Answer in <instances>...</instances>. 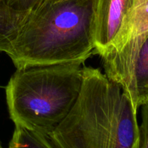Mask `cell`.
Returning a JSON list of instances; mask_svg holds the SVG:
<instances>
[{
	"label": "cell",
	"mask_w": 148,
	"mask_h": 148,
	"mask_svg": "<svg viewBox=\"0 0 148 148\" xmlns=\"http://www.w3.org/2000/svg\"><path fill=\"white\" fill-rule=\"evenodd\" d=\"M137 111L119 85L83 67L79 97L48 135L56 148H140Z\"/></svg>",
	"instance_id": "1"
},
{
	"label": "cell",
	"mask_w": 148,
	"mask_h": 148,
	"mask_svg": "<svg viewBox=\"0 0 148 148\" xmlns=\"http://www.w3.org/2000/svg\"><path fill=\"white\" fill-rule=\"evenodd\" d=\"M93 52L94 0H63L28 12L7 54L18 69L83 64Z\"/></svg>",
	"instance_id": "2"
},
{
	"label": "cell",
	"mask_w": 148,
	"mask_h": 148,
	"mask_svg": "<svg viewBox=\"0 0 148 148\" xmlns=\"http://www.w3.org/2000/svg\"><path fill=\"white\" fill-rule=\"evenodd\" d=\"M80 63L18 68L6 87V100L14 125L49 134L68 115L83 82Z\"/></svg>",
	"instance_id": "3"
},
{
	"label": "cell",
	"mask_w": 148,
	"mask_h": 148,
	"mask_svg": "<svg viewBox=\"0 0 148 148\" xmlns=\"http://www.w3.org/2000/svg\"><path fill=\"white\" fill-rule=\"evenodd\" d=\"M148 36V0H134L118 33L101 57L107 77L128 95L140 48Z\"/></svg>",
	"instance_id": "4"
},
{
	"label": "cell",
	"mask_w": 148,
	"mask_h": 148,
	"mask_svg": "<svg viewBox=\"0 0 148 148\" xmlns=\"http://www.w3.org/2000/svg\"><path fill=\"white\" fill-rule=\"evenodd\" d=\"M134 0H94V52L101 56L118 33Z\"/></svg>",
	"instance_id": "5"
},
{
	"label": "cell",
	"mask_w": 148,
	"mask_h": 148,
	"mask_svg": "<svg viewBox=\"0 0 148 148\" xmlns=\"http://www.w3.org/2000/svg\"><path fill=\"white\" fill-rule=\"evenodd\" d=\"M128 96L136 111L148 101V36L136 60Z\"/></svg>",
	"instance_id": "6"
},
{
	"label": "cell",
	"mask_w": 148,
	"mask_h": 148,
	"mask_svg": "<svg viewBox=\"0 0 148 148\" xmlns=\"http://www.w3.org/2000/svg\"><path fill=\"white\" fill-rule=\"evenodd\" d=\"M27 13L17 12L0 0V51L7 53Z\"/></svg>",
	"instance_id": "7"
},
{
	"label": "cell",
	"mask_w": 148,
	"mask_h": 148,
	"mask_svg": "<svg viewBox=\"0 0 148 148\" xmlns=\"http://www.w3.org/2000/svg\"><path fill=\"white\" fill-rule=\"evenodd\" d=\"M9 148H56L49 135L20 125H15Z\"/></svg>",
	"instance_id": "8"
},
{
	"label": "cell",
	"mask_w": 148,
	"mask_h": 148,
	"mask_svg": "<svg viewBox=\"0 0 148 148\" xmlns=\"http://www.w3.org/2000/svg\"><path fill=\"white\" fill-rule=\"evenodd\" d=\"M10 8L17 12L27 13L43 0H2Z\"/></svg>",
	"instance_id": "9"
},
{
	"label": "cell",
	"mask_w": 148,
	"mask_h": 148,
	"mask_svg": "<svg viewBox=\"0 0 148 148\" xmlns=\"http://www.w3.org/2000/svg\"><path fill=\"white\" fill-rule=\"evenodd\" d=\"M142 122L140 126V148H148V101L140 106Z\"/></svg>",
	"instance_id": "10"
},
{
	"label": "cell",
	"mask_w": 148,
	"mask_h": 148,
	"mask_svg": "<svg viewBox=\"0 0 148 148\" xmlns=\"http://www.w3.org/2000/svg\"><path fill=\"white\" fill-rule=\"evenodd\" d=\"M43 1H63V0H43Z\"/></svg>",
	"instance_id": "11"
},
{
	"label": "cell",
	"mask_w": 148,
	"mask_h": 148,
	"mask_svg": "<svg viewBox=\"0 0 148 148\" xmlns=\"http://www.w3.org/2000/svg\"><path fill=\"white\" fill-rule=\"evenodd\" d=\"M0 148H2V147L1 146V145H0Z\"/></svg>",
	"instance_id": "12"
}]
</instances>
